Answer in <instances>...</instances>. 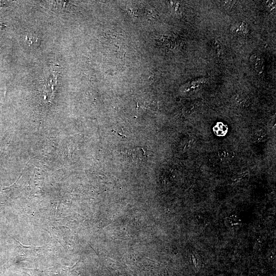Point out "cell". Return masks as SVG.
<instances>
[{
    "mask_svg": "<svg viewBox=\"0 0 276 276\" xmlns=\"http://www.w3.org/2000/svg\"><path fill=\"white\" fill-rule=\"evenodd\" d=\"M227 127L226 126L223 124L222 123H220V124H217L214 127V131L216 134L220 135V133L221 132V135H223L226 134L227 132Z\"/></svg>",
    "mask_w": 276,
    "mask_h": 276,
    "instance_id": "1",
    "label": "cell"
},
{
    "mask_svg": "<svg viewBox=\"0 0 276 276\" xmlns=\"http://www.w3.org/2000/svg\"><path fill=\"white\" fill-rule=\"evenodd\" d=\"M37 38L36 37V35L34 33H30L27 34L26 36V40L28 43L29 45L32 44L33 42H36Z\"/></svg>",
    "mask_w": 276,
    "mask_h": 276,
    "instance_id": "2",
    "label": "cell"
}]
</instances>
